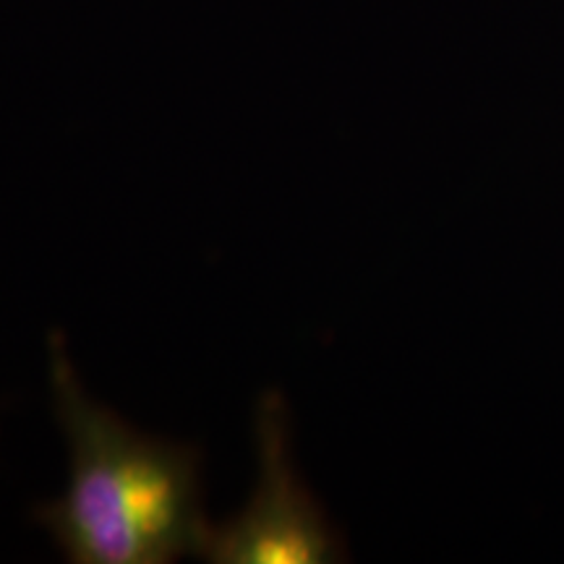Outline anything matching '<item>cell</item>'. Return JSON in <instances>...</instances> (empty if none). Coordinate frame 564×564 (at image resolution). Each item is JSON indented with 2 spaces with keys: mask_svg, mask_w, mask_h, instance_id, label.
Wrapping results in <instances>:
<instances>
[{
  "mask_svg": "<svg viewBox=\"0 0 564 564\" xmlns=\"http://www.w3.org/2000/svg\"><path fill=\"white\" fill-rule=\"evenodd\" d=\"M55 415L70 449L66 494L34 510L40 525L76 564H165L204 556L199 453L139 434L108 408L91 403L51 333Z\"/></svg>",
  "mask_w": 564,
  "mask_h": 564,
  "instance_id": "1",
  "label": "cell"
},
{
  "mask_svg": "<svg viewBox=\"0 0 564 564\" xmlns=\"http://www.w3.org/2000/svg\"><path fill=\"white\" fill-rule=\"evenodd\" d=\"M259 486L246 510L212 528L204 560L220 564H324L343 556L322 507L295 478L288 453V411L267 392L257 415Z\"/></svg>",
  "mask_w": 564,
  "mask_h": 564,
  "instance_id": "2",
  "label": "cell"
}]
</instances>
